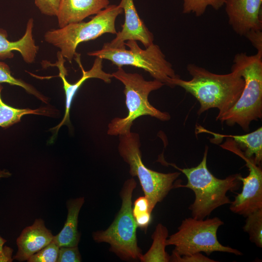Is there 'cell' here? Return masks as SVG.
<instances>
[{
	"label": "cell",
	"instance_id": "cell-4",
	"mask_svg": "<svg viewBox=\"0 0 262 262\" xmlns=\"http://www.w3.org/2000/svg\"><path fill=\"white\" fill-rule=\"evenodd\" d=\"M112 75L125 86L124 93L128 112L126 116L115 117L111 121L108 125V135L117 136L131 131L133 121L141 116L148 115L163 121L170 119L168 113L157 109L148 99L149 94L161 88L164 85L163 83L154 79L146 81L141 75L126 72L122 67H118Z\"/></svg>",
	"mask_w": 262,
	"mask_h": 262
},
{
	"label": "cell",
	"instance_id": "cell-17",
	"mask_svg": "<svg viewBox=\"0 0 262 262\" xmlns=\"http://www.w3.org/2000/svg\"><path fill=\"white\" fill-rule=\"evenodd\" d=\"M199 132H207L214 136L213 141L224 137L232 138L244 151V156L251 159L254 163L260 166L262 160V128H259L253 132L243 135H223L214 133L204 129L202 127L196 128Z\"/></svg>",
	"mask_w": 262,
	"mask_h": 262
},
{
	"label": "cell",
	"instance_id": "cell-29",
	"mask_svg": "<svg viewBox=\"0 0 262 262\" xmlns=\"http://www.w3.org/2000/svg\"><path fill=\"white\" fill-rule=\"evenodd\" d=\"M245 36L257 49V53L262 55V30H251L246 33Z\"/></svg>",
	"mask_w": 262,
	"mask_h": 262
},
{
	"label": "cell",
	"instance_id": "cell-8",
	"mask_svg": "<svg viewBox=\"0 0 262 262\" xmlns=\"http://www.w3.org/2000/svg\"><path fill=\"white\" fill-rule=\"evenodd\" d=\"M125 45L129 48L128 49L126 47L111 48L105 43L100 49L88 52L87 54L108 60L118 67L131 66L142 68L154 80L173 87L172 81L180 77L175 73L159 46L152 43L143 49L134 40H128Z\"/></svg>",
	"mask_w": 262,
	"mask_h": 262
},
{
	"label": "cell",
	"instance_id": "cell-12",
	"mask_svg": "<svg viewBox=\"0 0 262 262\" xmlns=\"http://www.w3.org/2000/svg\"><path fill=\"white\" fill-rule=\"evenodd\" d=\"M57 58L58 61L53 66H56L58 68L59 70L58 76L61 78L63 82L66 95V112L62 120L57 126L52 129V130H55L56 132H58L62 126L69 123V111L73 98L78 90L86 80L90 78H98L109 83L111 82V78H113L112 74L106 73L102 70L103 59L97 57L91 68L88 71H85L81 62L80 54L77 53L75 59L82 69V75L77 82L71 84L66 78V76L67 75V70L64 66L66 59L59 51L57 53Z\"/></svg>",
	"mask_w": 262,
	"mask_h": 262
},
{
	"label": "cell",
	"instance_id": "cell-28",
	"mask_svg": "<svg viewBox=\"0 0 262 262\" xmlns=\"http://www.w3.org/2000/svg\"><path fill=\"white\" fill-rule=\"evenodd\" d=\"M169 262H216L217 261L206 257L200 252L189 255L180 256L172 252L170 256Z\"/></svg>",
	"mask_w": 262,
	"mask_h": 262
},
{
	"label": "cell",
	"instance_id": "cell-26",
	"mask_svg": "<svg viewBox=\"0 0 262 262\" xmlns=\"http://www.w3.org/2000/svg\"><path fill=\"white\" fill-rule=\"evenodd\" d=\"M81 254L78 246L60 247L57 262H80Z\"/></svg>",
	"mask_w": 262,
	"mask_h": 262
},
{
	"label": "cell",
	"instance_id": "cell-9",
	"mask_svg": "<svg viewBox=\"0 0 262 262\" xmlns=\"http://www.w3.org/2000/svg\"><path fill=\"white\" fill-rule=\"evenodd\" d=\"M223 224L217 217L205 220L186 218L182 221L178 231L168 237L166 246H174L173 252L180 256L201 252L210 255L216 251L242 255L237 249L223 246L218 241L217 231Z\"/></svg>",
	"mask_w": 262,
	"mask_h": 262
},
{
	"label": "cell",
	"instance_id": "cell-1",
	"mask_svg": "<svg viewBox=\"0 0 262 262\" xmlns=\"http://www.w3.org/2000/svg\"><path fill=\"white\" fill-rule=\"evenodd\" d=\"M186 69L191 79L186 81L178 78L172 81V85L173 87H182L198 101L199 115L210 109L216 108L217 120L234 106L245 86L244 79L235 71L217 74L195 64H188Z\"/></svg>",
	"mask_w": 262,
	"mask_h": 262
},
{
	"label": "cell",
	"instance_id": "cell-24",
	"mask_svg": "<svg viewBox=\"0 0 262 262\" xmlns=\"http://www.w3.org/2000/svg\"><path fill=\"white\" fill-rule=\"evenodd\" d=\"M3 82L20 86L28 93L34 95L37 98L41 96V94L31 85L26 83L21 80L14 78L11 74L8 66L0 61V83Z\"/></svg>",
	"mask_w": 262,
	"mask_h": 262
},
{
	"label": "cell",
	"instance_id": "cell-14",
	"mask_svg": "<svg viewBox=\"0 0 262 262\" xmlns=\"http://www.w3.org/2000/svg\"><path fill=\"white\" fill-rule=\"evenodd\" d=\"M53 236L42 219H36L32 225L25 228L17 238L18 250L13 260L27 261L31 256L49 245L53 240Z\"/></svg>",
	"mask_w": 262,
	"mask_h": 262
},
{
	"label": "cell",
	"instance_id": "cell-16",
	"mask_svg": "<svg viewBox=\"0 0 262 262\" xmlns=\"http://www.w3.org/2000/svg\"><path fill=\"white\" fill-rule=\"evenodd\" d=\"M33 20L30 18L27 24L25 32L21 38L16 41L7 39L6 31L0 29V59L12 58L13 51L20 53L27 63H32L36 56L38 47L33 38Z\"/></svg>",
	"mask_w": 262,
	"mask_h": 262
},
{
	"label": "cell",
	"instance_id": "cell-25",
	"mask_svg": "<svg viewBox=\"0 0 262 262\" xmlns=\"http://www.w3.org/2000/svg\"><path fill=\"white\" fill-rule=\"evenodd\" d=\"M60 247L52 240L49 245L33 254L27 260L29 262H56Z\"/></svg>",
	"mask_w": 262,
	"mask_h": 262
},
{
	"label": "cell",
	"instance_id": "cell-19",
	"mask_svg": "<svg viewBox=\"0 0 262 262\" xmlns=\"http://www.w3.org/2000/svg\"><path fill=\"white\" fill-rule=\"evenodd\" d=\"M168 237L167 228L158 224L151 236L153 242L151 247L145 254H142L139 260L142 262H169L170 256L165 250Z\"/></svg>",
	"mask_w": 262,
	"mask_h": 262
},
{
	"label": "cell",
	"instance_id": "cell-7",
	"mask_svg": "<svg viewBox=\"0 0 262 262\" xmlns=\"http://www.w3.org/2000/svg\"><path fill=\"white\" fill-rule=\"evenodd\" d=\"M123 12L119 5H109L88 22L70 23L47 31L44 39L59 49L63 57L71 63L81 43L95 39L107 33L116 34L115 20Z\"/></svg>",
	"mask_w": 262,
	"mask_h": 262
},
{
	"label": "cell",
	"instance_id": "cell-6",
	"mask_svg": "<svg viewBox=\"0 0 262 262\" xmlns=\"http://www.w3.org/2000/svg\"><path fill=\"white\" fill-rule=\"evenodd\" d=\"M118 136L119 155L129 164L130 175L138 179L144 196L149 202V211L152 213L156 204L172 189L176 188L177 183H175V181L180 173H163L147 168L142 161L139 135L131 131Z\"/></svg>",
	"mask_w": 262,
	"mask_h": 262
},
{
	"label": "cell",
	"instance_id": "cell-15",
	"mask_svg": "<svg viewBox=\"0 0 262 262\" xmlns=\"http://www.w3.org/2000/svg\"><path fill=\"white\" fill-rule=\"evenodd\" d=\"M109 5V0H61L56 15L59 28L82 21Z\"/></svg>",
	"mask_w": 262,
	"mask_h": 262
},
{
	"label": "cell",
	"instance_id": "cell-5",
	"mask_svg": "<svg viewBox=\"0 0 262 262\" xmlns=\"http://www.w3.org/2000/svg\"><path fill=\"white\" fill-rule=\"evenodd\" d=\"M136 185L133 178L124 182L120 192L121 206L114 221L106 229L92 234L95 242L109 244L110 251L123 261L139 260L142 254L138 246L137 226L132 213V197Z\"/></svg>",
	"mask_w": 262,
	"mask_h": 262
},
{
	"label": "cell",
	"instance_id": "cell-11",
	"mask_svg": "<svg viewBox=\"0 0 262 262\" xmlns=\"http://www.w3.org/2000/svg\"><path fill=\"white\" fill-rule=\"evenodd\" d=\"M228 22L237 34L245 36L251 30H262V0H226Z\"/></svg>",
	"mask_w": 262,
	"mask_h": 262
},
{
	"label": "cell",
	"instance_id": "cell-13",
	"mask_svg": "<svg viewBox=\"0 0 262 262\" xmlns=\"http://www.w3.org/2000/svg\"><path fill=\"white\" fill-rule=\"evenodd\" d=\"M119 5L125 14L122 29L116 33V37L105 44L113 48L125 47V41H139L147 48L153 43V34L148 30L140 17L133 0H121Z\"/></svg>",
	"mask_w": 262,
	"mask_h": 262
},
{
	"label": "cell",
	"instance_id": "cell-30",
	"mask_svg": "<svg viewBox=\"0 0 262 262\" xmlns=\"http://www.w3.org/2000/svg\"><path fill=\"white\" fill-rule=\"evenodd\" d=\"M6 240L0 236V262H12L13 249L6 246H4Z\"/></svg>",
	"mask_w": 262,
	"mask_h": 262
},
{
	"label": "cell",
	"instance_id": "cell-2",
	"mask_svg": "<svg viewBox=\"0 0 262 262\" xmlns=\"http://www.w3.org/2000/svg\"><path fill=\"white\" fill-rule=\"evenodd\" d=\"M208 150V147L206 146L202 161L195 167L180 168L173 164H168L186 177L187 183H178L176 188H187L194 192L195 198L189 209L192 217L198 219H204L216 208L230 204L227 192L237 190L241 186L240 174H231L220 179L211 173L207 165Z\"/></svg>",
	"mask_w": 262,
	"mask_h": 262
},
{
	"label": "cell",
	"instance_id": "cell-18",
	"mask_svg": "<svg viewBox=\"0 0 262 262\" xmlns=\"http://www.w3.org/2000/svg\"><path fill=\"white\" fill-rule=\"evenodd\" d=\"M84 202L83 197L71 199L67 202V216L61 231L53 236V241L59 246H77L80 239L78 230V216Z\"/></svg>",
	"mask_w": 262,
	"mask_h": 262
},
{
	"label": "cell",
	"instance_id": "cell-27",
	"mask_svg": "<svg viewBox=\"0 0 262 262\" xmlns=\"http://www.w3.org/2000/svg\"><path fill=\"white\" fill-rule=\"evenodd\" d=\"M61 0H34L41 13L49 16H56Z\"/></svg>",
	"mask_w": 262,
	"mask_h": 262
},
{
	"label": "cell",
	"instance_id": "cell-22",
	"mask_svg": "<svg viewBox=\"0 0 262 262\" xmlns=\"http://www.w3.org/2000/svg\"><path fill=\"white\" fill-rule=\"evenodd\" d=\"M132 213L135 222L140 229L146 230L152 220L149 202L145 196L138 197L132 207Z\"/></svg>",
	"mask_w": 262,
	"mask_h": 262
},
{
	"label": "cell",
	"instance_id": "cell-20",
	"mask_svg": "<svg viewBox=\"0 0 262 262\" xmlns=\"http://www.w3.org/2000/svg\"><path fill=\"white\" fill-rule=\"evenodd\" d=\"M2 86L0 84V127L7 128L19 122L26 115H48L50 113L49 109L41 108L37 109H18L11 107L5 103L1 98Z\"/></svg>",
	"mask_w": 262,
	"mask_h": 262
},
{
	"label": "cell",
	"instance_id": "cell-10",
	"mask_svg": "<svg viewBox=\"0 0 262 262\" xmlns=\"http://www.w3.org/2000/svg\"><path fill=\"white\" fill-rule=\"evenodd\" d=\"M228 139L220 146L242 158L246 162L249 170L247 176L244 178L241 175L239 177V180L243 183L242 192L235 197L234 201L231 202L229 209L235 213L246 217L262 209V170L252 159L244 156L233 141Z\"/></svg>",
	"mask_w": 262,
	"mask_h": 262
},
{
	"label": "cell",
	"instance_id": "cell-3",
	"mask_svg": "<svg viewBox=\"0 0 262 262\" xmlns=\"http://www.w3.org/2000/svg\"><path fill=\"white\" fill-rule=\"evenodd\" d=\"M231 70L243 77L245 86L234 106L217 120L230 126L238 124L247 131L252 121L262 117V55L238 53Z\"/></svg>",
	"mask_w": 262,
	"mask_h": 262
},
{
	"label": "cell",
	"instance_id": "cell-21",
	"mask_svg": "<svg viewBox=\"0 0 262 262\" xmlns=\"http://www.w3.org/2000/svg\"><path fill=\"white\" fill-rule=\"evenodd\" d=\"M243 227L244 231L249 236L250 241L258 247H262V209L258 210L246 217Z\"/></svg>",
	"mask_w": 262,
	"mask_h": 262
},
{
	"label": "cell",
	"instance_id": "cell-23",
	"mask_svg": "<svg viewBox=\"0 0 262 262\" xmlns=\"http://www.w3.org/2000/svg\"><path fill=\"white\" fill-rule=\"evenodd\" d=\"M182 13L186 14L194 13L196 16L203 15L208 6L219 10L225 5L226 0H183Z\"/></svg>",
	"mask_w": 262,
	"mask_h": 262
},
{
	"label": "cell",
	"instance_id": "cell-31",
	"mask_svg": "<svg viewBox=\"0 0 262 262\" xmlns=\"http://www.w3.org/2000/svg\"><path fill=\"white\" fill-rule=\"evenodd\" d=\"M3 177V174L2 172H0V178Z\"/></svg>",
	"mask_w": 262,
	"mask_h": 262
}]
</instances>
